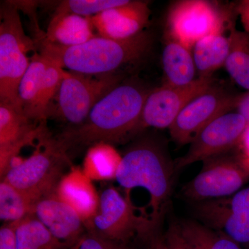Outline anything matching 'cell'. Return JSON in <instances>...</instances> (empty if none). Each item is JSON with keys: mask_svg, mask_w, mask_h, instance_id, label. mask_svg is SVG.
<instances>
[{"mask_svg": "<svg viewBox=\"0 0 249 249\" xmlns=\"http://www.w3.org/2000/svg\"><path fill=\"white\" fill-rule=\"evenodd\" d=\"M150 91L135 83L119 84L101 98L80 125L55 139L67 152L100 142H124L141 130L142 108Z\"/></svg>", "mask_w": 249, "mask_h": 249, "instance_id": "obj_1", "label": "cell"}, {"mask_svg": "<svg viewBox=\"0 0 249 249\" xmlns=\"http://www.w3.org/2000/svg\"><path fill=\"white\" fill-rule=\"evenodd\" d=\"M175 171L164 145L144 138L127 149L116 172V180L126 191L125 196L135 188L147 192L150 221L156 231L170 204Z\"/></svg>", "mask_w": 249, "mask_h": 249, "instance_id": "obj_2", "label": "cell"}, {"mask_svg": "<svg viewBox=\"0 0 249 249\" xmlns=\"http://www.w3.org/2000/svg\"><path fill=\"white\" fill-rule=\"evenodd\" d=\"M36 47L40 54L72 72L88 76L112 74L127 64L137 61L150 51L152 36L147 31L124 39L112 40L98 36L85 43L64 47L37 35Z\"/></svg>", "mask_w": 249, "mask_h": 249, "instance_id": "obj_3", "label": "cell"}, {"mask_svg": "<svg viewBox=\"0 0 249 249\" xmlns=\"http://www.w3.org/2000/svg\"><path fill=\"white\" fill-rule=\"evenodd\" d=\"M0 16V103L24 113L18 88L30 65L28 53L34 50L36 44L26 35L14 5L1 7Z\"/></svg>", "mask_w": 249, "mask_h": 249, "instance_id": "obj_4", "label": "cell"}, {"mask_svg": "<svg viewBox=\"0 0 249 249\" xmlns=\"http://www.w3.org/2000/svg\"><path fill=\"white\" fill-rule=\"evenodd\" d=\"M67 153L55 139L46 138L31 157L13 165L1 180L35 203L55 193L68 162Z\"/></svg>", "mask_w": 249, "mask_h": 249, "instance_id": "obj_5", "label": "cell"}, {"mask_svg": "<svg viewBox=\"0 0 249 249\" xmlns=\"http://www.w3.org/2000/svg\"><path fill=\"white\" fill-rule=\"evenodd\" d=\"M232 150L203 160L199 173L180 191L181 196L198 203L228 197L240 191L248 173L245 162Z\"/></svg>", "mask_w": 249, "mask_h": 249, "instance_id": "obj_6", "label": "cell"}, {"mask_svg": "<svg viewBox=\"0 0 249 249\" xmlns=\"http://www.w3.org/2000/svg\"><path fill=\"white\" fill-rule=\"evenodd\" d=\"M227 14L211 1H176L168 10L165 36L193 49L205 37L224 33L227 25Z\"/></svg>", "mask_w": 249, "mask_h": 249, "instance_id": "obj_7", "label": "cell"}, {"mask_svg": "<svg viewBox=\"0 0 249 249\" xmlns=\"http://www.w3.org/2000/svg\"><path fill=\"white\" fill-rule=\"evenodd\" d=\"M88 231L124 244L134 236L142 237L155 232L150 222L142 217L131 201L114 188H107L101 193L97 213Z\"/></svg>", "mask_w": 249, "mask_h": 249, "instance_id": "obj_8", "label": "cell"}, {"mask_svg": "<svg viewBox=\"0 0 249 249\" xmlns=\"http://www.w3.org/2000/svg\"><path fill=\"white\" fill-rule=\"evenodd\" d=\"M123 76L112 74L91 76L65 71L57 93L58 112L65 120L80 125L101 99L120 84Z\"/></svg>", "mask_w": 249, "mask_h": 249, "instance_id": "obj_9", "label": "cell"}, {"mask_svg": "<svg viewBox=\"0 0 249 249\" xmlns=\"http://www.w3.org/2000/svg\"><path fill=\"white\" fill-rule=\"evenodd\" d=\"M240 97L214 83L179 113L169 127L172 139L178 145L191 143L208 124L237 107Z\"/></svg>", "mask_w": 249, "mask_h": 249, "instance_id": "obj_10", "label": "cell"}, {"mask_svg": "<svg viewBox=\"0 0 249 249\" xmlns=\"http://www.w3.org/2000/svg\"><path fill=\"white\" fill-rule=\"evenodd\" d=\"M214 83L213 77L197 78L184 86L162 85L150 91L142 108L141 130L169 128L183 108Z\"/></svg>", "mask_w": 249, "mask_h": 249, "instance_id": "obj_11", "label": "cell"}, {"mask_svg": "<svg viewBox=\"0 0 249 249\" xmlns=\"http://www.w3.org/2000/svg\"><path fill=\"white\" fill-rule=\"evenodd\" d=\"M247 124L238 112L219 116L199 132L184 155L174 161L175 170L231 151L240 142Z\"/></svg>", "mask_w": 249, "mask_h": 249, "instance_id": "obj_12", "label": "cell"}, {"mask_svg": "<svg viewBox=\"0 0 249 249\" xmlns=\"http://www.w3.org/2000/svg\"><path fill=\"white\" fill-rule=\"evenodd\" d=\"M44 124L34 125L24 113L6 103H0V174L9 170L21 149L38 137L45 138Z\"/></svg>", "mask_w": 249, "mask_h": 249, "instance_id": "obj_13", "label": "cell"}, {"mask_svg": "<svg viewBox=\"0 0 249 249\" xmlns=\"http://www.w3.org/2000/svg\"><path fill=\"white\" fill-rule=\"evenodd\" d=\"M31 214L67 248H72L85 234L86 227L79 214L55 193L36 201Z\"/></svg>", "mask_w": 249, "mask_h": 249, "instance_id": "obj_14", "label": "cell"}, {"mask_svg": "<svg viewBox=\"0 0 249 249\" xmlns=\"http://www.w3.org/2000/svg\"><path fill=\"white\" fill-rule=\"evenodd\" d=\"M148 3L128 1L91 18L98 35L112 40L130 38L142 32L150 19Z\"/></svg>", "mask_w": 249, "mask_h": 249, "instance_id": "obj_15", "label": "cell"}, {"mask_svg": "<svg viewBox=\"0 0 249 249\" xmlns=\"http://www.w3.org/2000/svg\"><path fill=\"white\" fill-rule=\"evenodd\" d=\"M55 195L71 206L79 214L88 229L97 213L100 196L91 179L79 168L73 169L62 177L55 191Z\"/></svg>", "mask_w": 249, "mask_h": 249, "instance_id": "obj_16", "label": "cell"}, {"mask_svg": "<svg viewBox=\"0 0 249 249\" xmlns=\"http://www.w3.org/2000/svg\"><path fill=\"white\" fill-rule=\"evenodd\" d=\"M166 37L162 53L163 85L184 86L194 81L196 68L193 49L178 41Z\"/></svg>", "mask_w": 249, "mask_h": 249, "instance_id": "obj_17", "label": "cell"}, {"mask_svg": "<svg viewBox=\"0 0 249 249\" xmlns=\"http://www.w3.org/2000/svg\"><path fill=\"white\" fill-rule=\"evenodd\" d=\"M93 29L91 18L76 14H55L44 36L52 43L73 47L96 37Z\"/></svg>", "mask_w": 249, "mask_h": 249, "instance_id": "obj_18", "label": "cell"}, {"mask_svg": "<svg viewBox=\"0 0 249 249\" xmlns=\"http://www.w3.org/2000/svg\"><path fill=\"white\" fill-rule=\"evenodd\" d=\"M230 49L229 36L212 34L196 42L193 49L198 78H211L214 71L225 65Z\"/></svg>", "mask_w": 249, "mask_h": 249, "instance_id": "obj_19", "label": "cell"}, {"mask_svg": "<svg viewBox=\"0 0 249 249\" xmlns=\"http://www.w3.org/2000/svg\"><path fill=\"white\" fill-rule=\"evenodd\" d=\"M47 62V57L35 52L18 88L19 102L24 115L31 121L38 122L39 100Z\"/></svg>", "mask_w": 249, "mask_h": 249, "instance_id": "obj_20", "label": "cell"}, {"mask_svg": "<svg viewBox=\"0 0 249 249\" xmlns=\"http://www.w3.org/2000/svg\"><path fill=\"white\" fill-rule=\"evenodd\" d=\"M178 230L191 249H242L227 235L206 227L198 221L176 222Z\"/></svg>", "mask_w": 249, "mask_h": 249, "instance_id": "obj_21", "label": "cell"}, {"mask_svg": "<svg viewBox=\"0 0 249 249\" xmlns=\"http://www.w3.org/2000/svg\"><path fill=\"white\" fill-rule=\"evenodd\" d=\"M18 249H65L66 245L57 240L47 228L33 214L16 223Z\"/></svg>", "mask_w": 249, "mask_h": 249, "instance_id": "obj_22", "label": "cell"}, {"mask_svg": "<svg viewBox=\"0 0 249 249\" xmlns=\"http://www.w3.org/2000/svg\"><path fill=\"white\" fill-rule=\"evenodd\" d=\"M121 159L111 144L100 142L90 147L87 152L83 172L91 180L115 178Z\"/></svg>", "mask_w": 249, "mask_h": 249, "instance_id": "obj_23", "label": "cell"}, {"mask_svg": "<svg viewBox=\"0 0 249 249\" xmlns=\"http://www.w3.org/2000/svg\"><path fill=\"white\" fill-rule=\"evenodd\" d=\"M229 40L230 49L224 66L237 84L249 90V34L232 29Z\"/></svg>", "mask_w": 249, "mask_h": 249, "instance_id": "obj_24", "label": "cell"}, {"mask_svg": "<svg viewBox=\"0 0 249 249\" xmlns=\"http://www.w3.org/2000/svg\"><path fill=\"white\" fill-rule=\"evenodd\" d=\"M34 202L10 183L1 180L0 183V218L16 223L32 213Z\"/></svg>", "mask_w": 249, "mask_h": 249, "instance_id": "obj_25", "label": "cell"}, {"mask_svg": "<svg viewBox=\"0 0 249 249\" xmlns=\"http://www.w3.org/2000/svg\"><path fill=\"white\" fill-rule=\"evenodd\" d=\"M47 59L48 62L42 80L38 105L37 121L41 124H43L48 117L49 105L53 98L56 96L66 71L57 62L50 58Z\"/></svg>", "mask_w": 249, "mask_h": 249, "instance_id": "obj_26", "label": "cell"}, {"mask_svg": "<svg viewBox=\"0 0 249 249\" xmlns=\"http://www.w3.org/2000/svg\"><path fill=\"white\" fill-rule=\"evenodd\" d=\"M127 2V0H68L59 5L55 14H76L91 18Z\"/></svg>", "mask_w": 249, "mask_h": 249, "instance_id": "obj_27", "label": "cell"}, {"mask_svg": "<svg viewBox=\"0 0 249 249\" xmlns=\"http://www.w3.org/2000/svg\"><path fill=\"white\" fill-rule=\"evenodd\" d=\"M214 200L231 213L249 219V188L240 190L228 197Z\"/></svg>", "mask_w": 249, "mask_h": 249, "instance_id": "obj_28", "label": "cell"}, {"mask_svg": "<svg viewBox=\"0 0 249 249\" xmlns=\"http://www.w3.org/2000/svg\"><path fill=\"white\" fill-rule=\"evenodd\" d=\"M71 249H130L126 244L105 238L92 231H88Z\"/></svg>", "mask_w": 249, "mask_h": 249, "instance_id": "obj_29", "label": "cell"}, {"mask_svg": "<svg viewBox=\"0 0 249 249\" xmlns=\"http://www.w3.org/2000/svg\"><path fill=\"white\" fill-rule=\"evenodd\" d=\"M161 240L163 249H191L181 235L176 222L170 224Z\"/></svg>", "mask_w": 249, "mask_h": 249, "instance_id": "obj_30", "label": "cell"}, {"mask_svg": "<svg viewBox=\"0 0 249 249\" xmlns=\"http://www.w3.org/2000/svg\"><path fill=\"white\" fill-rule=\"evenodd\" d=\"M0 249H18L15 227L12 223L0 229Z\"/></svg>", "mask_w": 249, "mask_h": 249, "instance_id": "obj_31", "label": "cell"}, {"mask_svg": "<svg viewBox=\"0 0 249 249\" xmlns=\"http://www.w3.org/2000/svg\"><path fill=\"white\" fill-rule=\"evenodd\" d=\"M236 13L240 16L245 31L249 34V0L241 1L236 7Z\"/></svg>", "mask_w": 249, "mask_h": 249, "instance_id": "obj_32", "label": "cell"}, {"mask_svg": "<svg viewBox=\"0 0 249 249\" xmlns=\"http://www.w3.org/2000/svg\"><path fill=\"white\" fill-rule=\"evenodd\" d=\"M237 112L244 118L247 124H249V92L242 95L237 105Z\"/></svg>", "mask_w": 249, "mask_h": 249, "instance_id": "obj_33", "label": "cell"}, {"mask_svg": "<svg viewBox=\"0 0 249 249\" xmlns=\"http://www.w3.org/2000/svg\"><path fill=\"white\" fill-rule=\"evenodd\" d=\"M239 143H240L241 146H242L243 157H245L244 160L241 159L245 163V162L249 163V124H247Z\"/></svg>", "mask_w": 249, "mask_h": 249, "instance_id": "obj_34", "label": "cell"}, {"mask_svg": "<svg viewBox=\"0 0 249 249\" xmlns=\"http://www.w3.org/2000/svg\"><path fill=\"white\" fill-rule=\"evenodd\" d=\"M149 249H163V243L161 238H158L153 241L151 247Z\"/></svg>", "mask_w": 249, "mask_h": 249, "instance_id": "obj_35", "label": "cell"}]
</instances>
